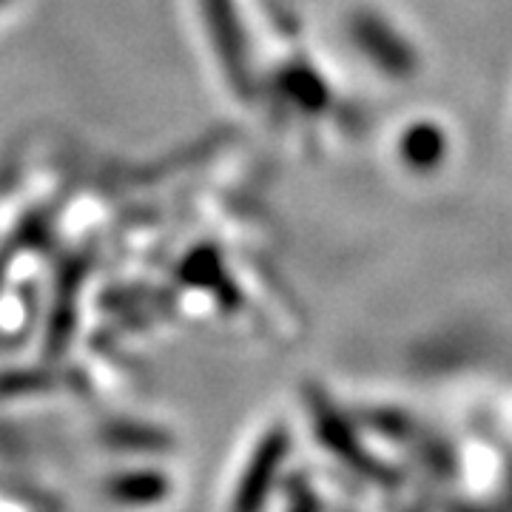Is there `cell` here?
<instances>
[{"mask_svg":"<svg viewBox=\"0 0 512 512\" xmlns=\"http://www.w3.org/2000/svg\"><path fill=\"white\" fill-rule=\"evenodd\" d=\"M450 154V140L439 123H419L404 134V163L419 171H439Z\"/></svg>","mask_w":512,"mask_h":512,"instance_id":"obj_1","label":"cell"}]
</instances>
